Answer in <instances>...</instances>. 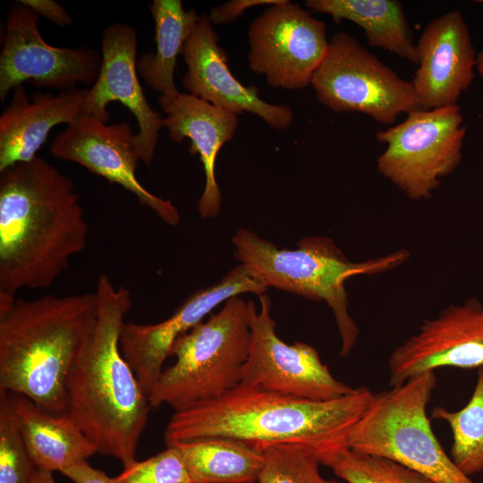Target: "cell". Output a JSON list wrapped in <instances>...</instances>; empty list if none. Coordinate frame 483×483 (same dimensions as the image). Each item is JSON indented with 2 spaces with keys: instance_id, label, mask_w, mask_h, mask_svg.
<instances>
[{
  "instance_id": "29",
  "label": "cell",
  "mask_w": 483,
  "mask_h": 483,
  "mask_svg": "<svg viewBox=\"0 0 483 483\" xmlns=\"http://www.w3.org/2000/svg\"><path fill=\"white\" fill-rule=\"evenodd\" d=\"M113 483H193L176 447L166 448L144 461L135 460L111 478Z\"/></svg>"
},
{
  "instance_id": "25",
  "label": "cell",
  "mask_w": 483,
  "mask_h": 483,
  "mask_svg": "<svg viewBox=\"0 0 483 483\" xmlns=\"http://www.w3.org/2000/svg\"><path fill=\"white\" fill-rule=\"evenodd\" d=\"M431 417L446 422L452 431L450 457L468 477L483 472V366L477 369V382L468 403L456 411L436 406Z\"/></svg>"
},
{
  "instance_id": "33",
  "label": "cell",
  "mask_w": 483,
  "mask_h": 483,
  "mask_svg": "<svg viewBox=\"0 0 483 483\" xmlns=\"http://www.w3.org/2000/svg\"><path fill=\"white\" fill-rule=\"evenodd\" d=\"M33 483H55V481L52 472L37 470Z\"/></svg>"
},
{
  "instance_id": "21",
  "label": "cell",
  "mask_w": 483,
  "mask_h": 483,
  "mask_svg": "<svg viewBox=\"0 0 483 483\" xmlns=\"http://www.w3.org/2000/svg\"><path fill=\"white\" fill-rule=\"evenodd\" d=\"M10 394L19 429L38 470L61 472L97 453L67 413H54L24 395Z\"/></svg>"
},
{
  "instance_id": "14",
  "label": "cell",
  "mask_w": 483,
  "mask_h": 483,
  "mask_svg": "<svg viewBox=\"0 0 483 483\" xmlns=\"http://www.w3.org/2000/svg\"><path fill=\"white\" fill-rule=\"evenodd\" d=\"M267 290L240 263L218 283L191 293L167 319L146 325L124 323L120 336L121 351L148 397L180 336L202 322L208 314L229 298L245 292L258 296Z\"/></svg>"
},
{
  "instance_id": "13",
  "label": "cell",
  "mask_w": 483,
  "mask_h": 483,
  "mask_svg": "<svg viewBox=\"0 0 483 483\" xmlns=\"http://www.w3.org/2000/svg\"><path fill=\"white\" fill-rule=\"evenodd\" d=\"M50 151L58 159L77 163L121 185L166 224H179L180 214L172 201L152 194L137 179L135 172L140 160L136 133L127 122L107 124L82 114L55 137Z\"/></svg>"
},
{
  "instance_id": "18",
  "label": "cell",
  "mask_w": 483,
  "mask_h": 483,
  "mask_svg": "<svg viewBox=\"0 0 483 483\" xmlns=\"http://www.w3.org/2000/svg\"><path fill=\"white\" fill-rule=\"evenodd\" d=\"M418 63L411 84L421 109L457 105L475 77L477 54L459 10L435 18L416 44Z\"/></svg>"
},
{
  "instance_id": "11",
  "label": "cell",
  "mask_w": 483,
  "mask_h": 483,
  "mask_svg": "<svg viewBox=\"0 0 483 483\" xmlns=\"http://www.w3.org/2000/svg\"><path fill=\"white\" fill-rule=\"evenodd\" d=\"M258 301V310L251 302V344L242 385L310 401H330L355 391L331 374L313 346L283 341L271 317L270 298L264 293Z\"/></svg>"
},
{
  "instance_id": "15",
  "label": "cell",
  "mask_w": 483,
  "mask_h": 483,
  "mask_svg": "<svg viewBox=\"0 0 483 483\" xmlns=\"http://www.w3.org/2000/svg\"><path fill=\"white\" fill-rule=\"evenodd\" d=\"M483 366V305L476 297L450 304L426 319L418 332L394 349L388 360L391 387L439 368Z\"/></svg>"
},
{
  "instance_id": "32",
  "label": "cell",
  "mask_w": 483,
  "mask_h": 483,
  "mask_svg": "<svg viewBox=\"0 0 483 483\" xmlns=\"http://www.w3.org/2000/svg\"><path fill=\"white\" fill-rule=\"evenodd\" d=\"M61 473L74 483H113L103 470L91 467L87 461L71 465Z\"/></svg>"
},
{
  "instance_id": "30",
  "label": "cell",
  "mask_w": 483,
  "mask_h": 483,
  "mask_svg": "<svg viewBox=\"0 0 483 483\" xmlns=\"http://www.w3.org/2000/svg\"><path fill=\"white\" fill-rule=\"evenodd\" d=\"M285 1L286 0H232L214 7L208 15L213 25L228 24L237 21V19L249 8L262 4L275 5L283 4Z\"/></svg>"
},
{
  "instance_id": "12",
  "label": "cell",
  "mask_w": 483,
  "mask_h": 483,
  "mask_svg": "<svg viewBox=\"0 0 483 483\" xmlns=\"http://www.w3.org/2000/svg\"><path fill=\"white\" fill-rule=\"evenodd\" d=\"M248 41L251 71L263 75L271 87L288 90L310 85L329 47L326 24L288 0L253 20Z\"/></svg>"
},
{
  "instance_id": "8",
  "label": "cell",
  "mask_w": 483,
  "mask_h": 483,
  "mask_svg": "<svg viewBox=\"0 0 483 483\" xmlns=\"http://www.w3.org/2000/svg\"><path fill=\"white\" fill-rule=\"evenodd\" d=\"M465 135L458 105L414 110L399 124L377 132V141L386 145L377 171L409 199H428L461 164Z\"/></svg>"
},
{
  "instance_id": "20",
  "label": "cell",
  "mask_w": 483,
  "mask_h": 483,
  "mask_svg": "<svg viewBox=\"0 0 483 483\" xmlns=\"http://www.w3.org/2000/svg\"><path fill=\"white\" fill-rule=\"evenodd\" d=\"M87 94V89L77 88L29 96L23 84L16 86L0 116V171L37 157L54 127L71 124L83 114Z\"/></svg>"
},
{
  "instance_id": "31",
  "label": "cell",
  "mask_w": 483,
  "mask_h": 483,
  "mask_svg": "<svg viewBox=\"0 0 483 483\" xmlns=\"http://www.w3.org/2000/svg\"><path fill=\"white\" fill-rule=\"evenodd\" d=\"M20 2L59 27H67L73 22L68 12L55 1L20 0Z\"/></svg>"
},
{
  "instance_id": "4",
  "label": "cell",
  "mask_w": 483,
  "mask_h": 483,
  "mask_svg": "<svg viewBox=\"0 0 483 483\" xmlns=\"http://www.w3.org/2000/svg\"><path fill=\"white\" fill-rule=\"evenodd\" d=\"M96 311L95 292L0 301V391L67 413L66 377Z\"/></svg>"
},
{
  "instance_id": "1",
  "label": "cell",
  "mask_w": 483,
  "mask_h": 483,
  "mask_svg": "<svg viewBox=\"0 0 483 483\" xmlns=\"http://www.w3.org/2000/svg\"><path fill=\"white\" fill-rule=\"evenodd\" d=\"M70 177L38 156L0 171V301L51 286L87 246Z\"/></svg>"
},
{
  "instance_id": "24",
  "label": "cell",
  "mask_w": 483,
  "mask_h": 483,
  "mask_svg": "<svg viewBox=\"0 0 483 483\" xmlns=\"http://www.w3.org/2000/svg\"><path fill=\"white\" fill-rule=\"evenodd\" d=\"M173 445L193 483H254L264 466L262 451L229 437H204Z\"/></svg>"
},
{
  "instance_id": "2",
  "label": "cell",
  "mask_w": 483,
  "mask_h": 483,
  "mask_svg": "<svg viewBox=\"0 0 483 483\" xmlns=\"http://www.w3.org/2000/svg\"><path fill=\"white\" fill-rule=\"evenodd\" d=\"M94 292L96 318L66 377L67 414L97 453L124 467L136 460L151 407L120 347L131 293L106 275L98 276Z\"/></svg>"
},
{
  "instance_id": "22",
  "label": "cell",
  "mask_w": 483,
  "mask_h": 483,
  "mask_svg": "<svg viewBox=\"0 0 483 483\" xmlns=\"http://www.w3.org/2000/svg\"><path fill=\"white\" fill-rule=\"evenodd\" d=\"M305 5L311 13L328 14L336 23L352 21L363 30L369 46L417 65L416 44L401 1L307 0Z\"/></svg>"
},
{
  "instance_id": "9",
  "label": "cell",
  "mask_w": 483,
  "mask_h": 483,
  "mask_svg": "<svg viewBox=\"0 0 483 483\" xmlns=\"http://www.w3.org/2000/svg\"><path fill=\"white\" fill-rule=\"evenodd\" d=\"M310 85L318 101L334 112H358L392 124L419 109L411 81L402 79L346 32L334 34Z\"/></svg>"
},
{
  "instance_id": "16",
  "label": "cell",
  "mask_w": 483,
  "mask_h": 483,
  "mask_svg": "<svg viewBox=\"0 0 483 483\" xmlns=\"http://www.w3.org/2000/svg\"><path fill=\"white\" fill-rule=\"evenodd\" d=\"M138 38L127 23L108 25L101 40V68L96 82L88 89L83 114L107 123L109 103L118 101L135 116L139 131L136 145L140 160L149 167L155 157L164 117L149 105L137 72Z\"/></svg>"
},
{
  "instance_id": "3",
  "label": "cell",
  "mask_w": 483,
  "mask_h": 483,
  "mask_svg": "<svg viewBox=\"0 0 483 483\" xmlns=\"http://www.w3.org/2000/svg\"><path fill=\"white\" fill-rule=\"evenodd\" d=\"M367 386L330 401L301 399L239 385L223 395L174 411L166 445L204 437H229L255 447L301 443L319 453L344 446L352 428L373 397Z\"/></svg>"
},
{
  "instance_id": "27",
  "label": "cell",
  "mask_w": 483,
  "mask_h": 483,
  "mask_svg": "<svg viewBox=\"0 0 483 483\" xmlns=\"http://www.w3.org/2000/svg\"><path fill=\"white\" fill-rule=\"evenodd\" d=\"M264 466L258 483H342L319 472V451L301 443H275L258 446Z\"/></svg>"
},
{
  "instance_id": "26",
  "label": "cell",
  "mask_w": 483,
  "mask_h": 483,
  "mask_svg": "<svg viewBox=\"0 0 483 483\" xmlns=\"http://www.w3.org/2000/svg\"><path fill=\"white\" fill-rule=\"evenodd\" d=\"M321 464L347 483H436L394 461L354 451L346 445L319 453Z\"/></svg>"
},
{
  "instance_id": "28",
  "label": "cell",
  "mask_w": 483,
  "mask_h": 483,
  "mask_svg": "<svg viewBox=\"0 0 483 483\" xmlns=\"http://www.w3.org/2000/svg\"><path fill=\"white\" fill-rule=\"evenodd\" d=\"M37 470L19 429L11 394L0 391V483H33Z\"/></svg>"
},
{
  "instance_id": "6",
  "label": "cell",
  "mask_w": 483,
  "mask_h": 483,
  "mask_svg": "<svg viewBox=\"0 0 483 483\" xmlns=\"http://www.w3.org/2000/svg\"><path fill=\"white\" fill-rule=\"evenodd\" d=\"M251 302L240 295L229 298L217 313L175 341L170 356L176 360L152 388L151 408L168 404L177 411L241 385L251 344Z\"/></svg>"
},
{
  "instance_id": "17",
  "label": "cell",
  "mask_w": 483,
  "mask_h": 483,
  "mask_svg": "<svg viewBox=\"0 0 483 483\" xmlns=\"http://www.w3.org/2000/svg\"><path fill=\"white\" fill-rule=\"evenodd\" d=\"M208 13L199 15L182 52L187 72L182 86L189 94L238 115L250 113L275 130L292 123L294 114L287 105H275L259 97L256 86H245L231 72L227 53Z\"/></svg>"
},
{
  "instance_id": "7",
  "label": "cell",
  "mask_w": 483,
  "mask_h": 483,
  "mask_svg": "<svg viewBox=\"0 0 483 483\" xmlns=\"http://www.w3.org/2000/svg\"><path fill=\"white\" fill-rule=\"evenodd\" d=\"M436 382V371H428L374 394L350 430L346 446L394 461L436 483H475L454 464L432 430L427 406Z\"/></svg>"
},
{
  "instance_id": "34",
  "label": "cell",
  "mask_w": 483,
  "mask_h": 483,
  "mask_svg": "<svg viewBox=\"0 0 483 483\" xmlns=\"http://www.w3.org/2000/svg\"><path fill=\"white\" fill-rule=\"evenodd\" d=\"M476 70L478 71L479 75L483 77V49L479 54H477Z\"/></svg>"
},
{
  "instance_id": "19",
  "label": "cell",
  "mask_w": 483,
  "mask_h": 483,
  "mask_svg": "<svg viewBox=\"0 0 483 483\" xmlns=\"http://www.w3.org/2000/svg\"><path fill=\"white\" fill-rule=\"evenodd\" d=\"M165 116L164 128L174 142L191 140L190 153L198 154L203 165L205 186L198 201L202 219L216 217L222 195L216 180V160L222 147L230 141L238 126V114L214 106L189 93L168 101H158Z\"/></svg>"
},
{
  "instance_id": "10",
  "label": "cell",
  "mask_w": 483,
  "mask_h": 483,
  "mask_svg": "<svg viewBox=\"0 0 483 483\" xmlns=\"http://www.w3.org/2000/svg\"><path fill=\"white\" fill-rule=\"evenodd\" d=\"M39 15L20 1L11 5L0 53V99L24 82L65 91L79 84L92 86L102 57L88 47H57L47 44L38 27Z\"/></svg>"
},
{
  "instance_id": "5",
  "label": "cell",
  "mask_w": 483,
  "mask_h": 483,
  "mask_svg": "<svg viewBox=\"0 0 483 483\" xmlns=\"http://www.w3.org/2000/svg\"><path fill=\"white\" fill-rule=\"evenodd\" d=\"M231 242L236 258L267 288L327 304L341 337V357L351 353L359 337V328L348 309L346 280L392 270L410 257L407 250L400 249L379 258L353 262L328 237H305L290 250L243 227L235 232Z\"/></svg>"
},
{
  "instance_id": "23",
  "label": "cell",
  "mask_w": 483,
  "mask_h": 483,
  "mask_svg": "<svg viewBox=\"0 0 483 483\" xmlns=\"http://www.w3.org/2000/svg\"><path fill=\"white\" fill-rule=\"evenodd\" d=\"M150 12L155 22L156 50L142 55L137 61V72L147 85L159 93L158 101L177 97L174 71L199 15L185 10L180 0H154Z\"/></svg>"
}]
</instances>
